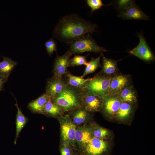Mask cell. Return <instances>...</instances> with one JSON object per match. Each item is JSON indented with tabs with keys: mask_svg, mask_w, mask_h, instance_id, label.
Instances as JSON below:
<instances>
[{
	"mask_svg": "<svg viewBox=\"0 0 155 155\" xmlns=\"http://www.w3.org/2000/svg\"><path fill=\"white\" fill-rule=\"evenodd\" d=\"M96 24L73 13L61 17L53 32V36L59 41L70 44L84 35L96 31Z\"/></svg>",
	"mask_w": 155,
	"mask_h": 155,
	"instance_id": "1",
	"label": "cell"
},
{
	"mask_svg": "<svg viewBox=\"0 0 155 155\" xmlns=\"http://www.w3.org/2000/svg\"><path fill=\"white\" fill-rule=\"evenodd\" d=\"M82 89L68 85L58 95L51 98L52 101L64 112L72 111L82 108L81 97Z\"/></svg>",
	"mask_w": 155,
	"mask_h": 155,
	"instance_id": "2",
	"label": "cell"
},
{
	"mask_svg": "<svg viewBox=\"0 0 155 155\" xmlns=\"http://www.w3.org/2000/svg\"><path fill=\"white\" fill-rule=\"evenodd\" d=\"M69 44V50L73 54L86 52L101 54L108 51L104 47L99 46L89 33L77 39Z\"/></svg>",
	"mask_w": 155,
	"mask_h": 155,
	"instance_id": "3",
	"label": "cell"
},
{
	"mask_svg": "<svg viewBox=\"0 0 155 155\" xmlns=\"http://www.w3.org/2000/svg\"><path fill=\"white\" fill-rule=\"evenodd\" d=\"M60 123L61 138L63 144L70 146L74 149L75 148V135L76 125L68 115L58 117Z\"/></svg>",
	"mask_w": 155,
	"mask_h": 155,
	"instance_id": "4",
	"label": "cell"
},
{
	"mask_svg": "<svg viewBox=\"0 0 155 155\" xmlns=\"http://www.w3.org/2000/svg\"><path fill=\"white\" fill-rule=\"evenodd\" d=\"M111 78L98 73L92 78L83 89L91 94L103 98L108 94Z\"/></svg>",
	"mask_w": 155,
	"mask_h": 155,
	"instance_id": "5",
	"label": "cell"
},
{
	"mask_svg": "<svg viewBox=\"0 0 155 155\" xmlns=\"http://www.w3.org/2000/svg\"><path fill=\"white\" fill-rule=\"evenodd\" d=\"M140 42L138 45L130 50L129 53L144 61L151 62L155 60V56L146 42L145 38L141 34L137 33Z\"/></svg>",
	"mask_w": 155,
	"mask_h": 155,
	"instance_id": "6",
	"label": "cell"
},
{
	"mask_svg": "<svg viewBox=\"0 0 155 155\" xmlns=\"http://www.w3.org/2000/svg\"><path fill=\"white\" fill-rule=\"evenodd\" d=\"M108 149V144L105 141L92 136L80 150L82 155H103Z\"/></svg>",
	"mask_w": 155,
	"mask_h": 155,
	"instance_id": "7",
	"label": "cell"
},
{
	"mask_svg": "<svg viewBox=\"0 0 155 155\" xmlns=\"http://www.w3.org/2000/svg\"><path fill=\"white\" fill-rule=\"evenodd\" d=\"M81 102L82 108L88 112L102 110L103 98L94 95L82 89Z\"/></svg>",
	"mask_w": 155,
	"mask_h": 155,
	"instance_id": "8",
	"label": "cell"
},
{
	"mask_svg": "<svg viewBox=\"0 0 155 155\" xmlns=\"http://www.w3.org/2000/svg\"><path fill=\"white\" fill-rule=\"evenodd\" d=\"M131 84L129 75L121 73L112 78L107 95H117L124 88Z\"/></svg>",
	"mask_w": 155,
	"mask_h": 155,
	"instance_id": "9",
	"label": "cell"
},
{
	"mask_svg": "<svg viewBox=\"0 0 155 155\" xmlns=\"http://www.w3.org/2000/svg\"><path fill=\"white\" fill-rule=\"evenodd\" d=\"M72 55L71 52L68 50L63 55L57 57L54 64L53 76L61 79L67 73L69 61Z\"/></svg>",
	"mask_w": 155,
	"mask_h": 155,
	"instance_id": "10",
	"label": "cell"
},
{
	"mask_svg": "<svg viewBox=\"0 0 155 155\" xmlns=\"http://www.w3.org/2000/svg\"><path fill=\"white\" fill-rule=\"evenodd\" d=\"M122 102L117 94L106 95L103 97L102 109L108 116L115 115Z\"/></svg>",
	"mask_w": 155,
	"mask_h": 155,
	"instance_id": "11",
	"label": "cell"
},
{
	"mask_svg": "<svg viewBox=\"0 0 155 155\" xmlns=\"http://www.w3.org/2000/svg\"><path fill=\"white\" fill-rule=\"evenodd\" d=\"M67 85L63 78L60 79L53 76L47 82L45 94L51 98H54L65 89Z\"/></svg>",
	"mask_w": 155,
	"mask_h": 155,
	"instance_id": "12",
	"label": "cell"
},
{
	"mask_svg": "<svg viewBox=\"0 0 155 155\" xmlns=\"http://www.w3.org/2000/svg\"><path fill=\"white\" fill-rule=\"evenodd\" d=\"M102 57V68L98 74L107 77L112 78L121 73L117 66V61L105 57L103 53Z\"/></svg>",
	"mask_w": 155,
	"mask_h": 155,
	"instance_id": "13",
	"label": "cell"
},
{
	"mask_svg": "<svg viewBox=\"0 0 155 155\" xmlns=\"http://www.w3.org/2000/svg\"><path fill=\"white\" fill-rule=\"evenodd\" d=\"M118 16L125 20H147L150 18L135 3L120 13Z\"/></svg>",
	"mask_w": 155,
	"mask_h": 155,
	"instance_id": "14",
	"label": "cell"
},
{
	"mask_svg": "<svg viewBox=\"0 0 155 155\" xmlns=\"http://www.w3.org/2000/svg\"><path fill=\"white\" fill-rule=\"evenodd\" d=\"M90 128L86 126L76 128L75 141L81 149L84 147L92 137Z\"/></svg>",
	"mask_w": 155,
	"mask_h": 155,
	"instance_id": "15",
	"label": "cell"
},
{
	"mask_svg": "<svg viewBox=\"0 0 155 155\" xmlns=\"http://www.w3.org/2000/svg\"><path fill=\"white\" fill-rule=\"evenodd\" d=\"M51 99L49 96L44 94L30 102L28 107L33 113L42 114L46 104Z\"/></svg>",
	"mask_w": 155,
	"mask_h": 155,
	"instance_id": "16",
	"label": "cell"
},
{
	"mask_svg": "<svg viewBox=\"0 0 155 155\" xmlns=\"http://www.w3.org/2000/svg\"><path fill=\"white\" fill-rule=\"evenodd\" d=\"M66 80H64L67 85L78 89H82L86 86L92 78L84 79L81 77L74 76L69 71L64 75Z\"/></svg>",
	"mask_w": 155,
	"mask_h": 155,
	"instance_id": "17",
	"label": "cell"
},
{
	"mask_svg": "<svg viewBox=\"0 0 155 155\" xmlns=\"http://www.w3.org/2000/svg\"><path fill=\"white\" fill-rule=\"evenodd\" d=\"M137 94L133 86L131 84L124 88L117 95L122 101L133 104L137 102Z\"/></svg>",
	"mask_w": 155,
	"mask_h": 155,
	"instance_id": "18",
	"label": "cell"
},
{
	"mask_svg": "<svg viewBox=\"0 0 155 155\" xmlns=\"http://www.w3.org/2000/svg\"><path fill=\"white\" fill-rule=\"evenodd\" d=\"M15 105L17 108V111L16 119V134L14 142V144H16L20 133L28 121V119L25 116L20 108L17 102Z\"/></svg>",
	"mask_w": 155,
	"mask_h": 155,
	"instance_id": "19",
	"label": "cell"
},
{
	"mask_svg": "<svg viewBox=\"0 0 155 155\" xmlns=\"http://www.w3.org/2000/svg\"><path fill=\"white\" fill-rule=\"evenodd\" d=\"M17 64V62L9 58L4 57L0 62V75L8 78Z\"/></svg>",
	"mask_w": 155,
	"mask_h": 155,
	"instance_id": "20",
	"label": "cell"
},
{
	"mask_svg": "<svg viewBox=\"0 0 155 155\" xmlns=\"http://www.w3.org/2000/svg\"><path fill=\"white\" fill-rule=\"evenodd\" d=\"M64 112L63 110L53 102L51 99L46 104L42 114L55 117L61 115Z\"/></svg>",
	"mask_w": 155,
	"mask_h": 155,
	"instance_id": "21",
	"label": "cell"
},
{
	"mask_svg": "<svg viewBox=\"0 0 155 155\" xmlns=\"http://www.w3.org/2000/svg\"><path fill=\"white\" fill-rule=\"evenodd\" d=\"M72 120L76 125L82 124L86 121L88 115V112L82 108L77 109L71 111Z\"/></svg>",
	"mask_w": 155,
	"mask_h": 155,
	"instance_id": "22",
	"label": "cell"
},
{
	"mask_svg": "<svg viewBox=\"0 0 155 155\" xmlns=\"http://www.w3.org/2000/svg\"><path fill=\"white\" fill-rule=\"evenodd\" d=\"M132 104L122 101L115 115L117 118L122 120L128 117L132 111Z\"/></svg>",
	"mask_w": 155,
	"mask_h": 155,
	"instance_id": "23",
	"label": "cell"
},
{
	"mask_svg": "<svg viewBox=\"0 0 155 155\" xmlns=\"http://www.w3.org/2000/svg\"><path fill=\"white\" fill-rule=\"evenodd\" d=\"M101 56V54L97 58H94L92 57L91 60L88 62V64L86 66L85 71L81 76L84 78L86 76L90 73L94 72L99 67H102L100 63V59Z\"/></svg>",
	"mask_w": 155,
	"mask_h": 155,
	"instance_id": "24",
	"label": "cell"
},
{
	"mask_svg": "<svg viewBox=\"0 0 155 155\" xmlns=\"http://www.w3.org/2000/svg\"><path fill=\"white\" fill-rule=\"evenodd\" d=\"M89 54L86 56L79 55H75L72 58H70L68 63V67L81 66L84 65L86 66L88 64V62L86 57Z\"/></svg>",
	"mask_w": 155,
	"mask_h": 155,
	"instance_id": "25",
	"label": "cell"
},
{
	"mask_svg": "<svg viewBox=\"0 0 155 155\" xmlns=\"http://www.w3.org/2000/svg\"><path fill=\"white\" fill-rule=\"evenodd\" d=\"M90 130L92 136L98 138L102 139L108 135V130L102 127H97L93 130Z\"/></svg>",
	"mask_w": 155,
	"mask_h": 155,
	"instance_id": "26",
	"label": "cell"
},
{
	"mask_svg": "<svg viewBox=\"0 0 155 155\" xmlns=\"http://www.w3.org/2000/svg\"><path fill=\"white\" fill-rule=\"evenodd\" d=\"M135 4L134 1L132 0H119L116 1L117 9L120 13Z\"/></svg>",
	"mask_w": 155,
	"mask_h": 155,
	"instance_id": "27",
	"label": "cell"
},
{
	"mask_svg": "<svg viewBox=\"0 0 155 155\" xmlns=\"http://www.w3.org/2000/svg\"><path fill=\"white\" fill-rule=\"evenodd\" d=\"M45 46L47 53L51 56L57 49V43L53 38H51L45 43Z\"/></svg>",
	"mask_w": 155,
	"mask_h": 155,
	"instance_id": "28",
	"label": "cell"
},
{
	"mask_svg": "<svg viewBox=\"0 0 155 155\" xmlns=\"http://www.w3.org/2000/svg\"><path fill=\"white\" fill-rule=\"evenodd\" d=\"M86 3L91 8L92 12L100 9L103 6L110 5L104 4L101 0H87Z\"/></svg>",
	"mask_w": 155,
	"mask_h": 155,
	"instance_id": "29",
	"label": "cell"
},
{
	"mask_svg": "<svg viewBox=\"0 0 155 155\" xmlns=\"http://www.w3.org/2000/svg\"><path fill=\"white\" fill-rule=\"evenodd\" d=\"M73 149L68 144H63L60 149L61 155H72L74 153Z\"/></svg>",
	"mask_w": 155,
	"mask_h": 155,
	"instance_id": "30",
	"label": "cell"
},
{
	"mask_svg": "<svg viewBox=\"0 0 155 155\" xmlns=\"http://www.w3.org/2000/svg\"><path fill=\"white\" fill-rule=\"evenodd\" d=\"M8 78L0 75V91L3 88L4 84L7 81Z\"/></svg>",
	"mask_w": 155,
	"mask_h": 155,
	"instance_id": "31",
	"label": "cell"
},
{
	"mask_svg": "<svg viewBox=\"0 0 155 155\" xmlns=\"http://www.w3.org/2000/svg\"><path fill=\"white\" fill-rule=\"evenodd\" d=\"M72 155H79L78 154H77L76 153H73Z\"/></svg>",
	"mask_w": 155,
	"mask_h": 155,
	"instance_id": "32",
	"label": "cell"
}]
</instances>
